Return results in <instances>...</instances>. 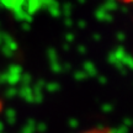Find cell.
Masks as SVG:
<instances>
[{"label": "cell", "mask_w": 133, "mask_h": 133, "mask_svg": "<svg viewBox=\"0 0 133 133\" xmlns=\"http://www.w3.org/2000/svg\"><path fill=\"white\" fill-rule=\"evenodd\" d=\"M81 133H114V132L110 128H107V127H95V128H90Z\"/></svg>", "instance_id": "cell-1"}, {"label": "cell", "mask_w": 133, "mask_h": 133, "mask_svg": "<svg viewBox=\"0 0 133 133\" xmlns=\"http://www.w3.org/2000/svg\"><path fill=\"white\" fill-rule=\"evenodd\" d=\"M122 3H126V4H133V0H121Z\"/></svg>", "instance_id": "cell-2"}]
</instances>
